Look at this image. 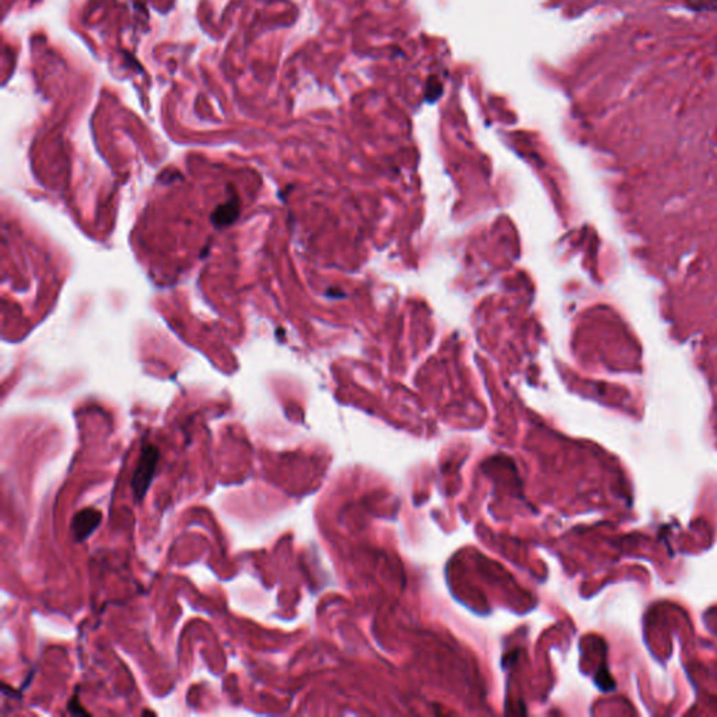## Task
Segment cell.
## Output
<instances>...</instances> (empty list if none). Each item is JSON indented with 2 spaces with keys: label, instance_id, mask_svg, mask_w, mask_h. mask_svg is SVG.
Masks as SVG:
<instances>
[{
  "label": "cell",
  "instance_id": "6da1fadb",
  "mask_svg": "<svg viewBox=\"0 0 717 717\" xmlns=\"http://www.w3.org/2000/svg\"><path fill=\"white\" fill-rule=\"evenodd\" d=\"M158 458H160V453L156 446L146 444L143 447L139 461L136 464L134 477H132V490H134V496L136 497L138 501H141L146 496L147 490L150 489V485L156 475Z\"/></svg>",
  "mask_w": 717,
  "mask_h": 717
},
{
  "label": "cell",
  "instance_id": "7a4b0ae2",
  "mask_svg": "<svg viewBox=\"0 0 717 717\" xmlns=\"http://www.w3.org/2000/svg\"><path fill=\"white\" fill-rule=\"evenodd\" d=\"M103 515L96 509H83L72 520L70 534L76 542L86 541L100 526Z\"/></svg>",
  "mask_w": 717,
  "mask_h": 717
},
{
  "label": "cell",
  "instance_id": "3957f363",
  "mask_svg": "<svg viewBox=\"0 0 717 717\" xmlns=\"http://www.w3.org/2000/svg\"><path fill=\"white\" fill-rule=\"evenodd\" d=\"M687 5L696 12H714L717 10V0H687Z\"/></svg>",
  "mask_w": 717,
  "mask_h": 717
}]
</instances>
